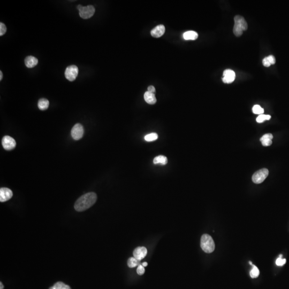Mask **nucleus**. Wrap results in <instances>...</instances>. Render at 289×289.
Wrapping results in <instances>:
<instances>
[{
	"instance_id": "1",
	"label": "nucleus",
	"mask_w": 289,
	"mask_h": 289,
	"mask_svg": "<svg viewBox=\"0 0 289 289\" xmlns=\"http://www.w3.org/2000/svg\"><path fill=\"white\" fill-rule=\"evenodd\" d=\"M97 200V195L94 192H90L82 195L76 201L75 209L78 212H83L92 207Z\"/></svg>"
},
{
	"instance_id": "2",
	"label": "nucleus",
	"mask_w": 289,
	"mask_h": 289,
	"mask_svg": "<svg viewBox=\"0 0 289 289\" xmlns=\"http://www.w3.org/2000/svg\"><path fill=\"white\" fill-rule=\"evenodd\" d=\"M234 24L233 32L236 37H240L243 32L248 28V25L243 17L237 15L234 17Z\"/></svg>"
},
{
	"instance_id": "3",
	"label": "nucleus",
	"mask_w": 289,
	"mask_h": 289,
	"mask_svg": "<svg viewBox=\"0 0 289 289\" xmlns=\"http://www.w3.org/2000/svg\"><path fill=\"white\" fill-rule=\"evenodd\" d=\"M200 246L204 252L210 253L215 250V243L212 237L208 234L203 235L201 238Z\"/></svg>"
},
{
	"instance_id": "4",
	"label": "nucleus",
	"mask_w": 289,
	"mask_h": 289,
	"mask_svg": "<svg viewBox=\"0 0 289 289\" xmlns=\"http://www.w3.org/2000/svg\"><path fill=\"white\" fill-rule=\"evenodd\" d=\"M77 9L79 10V15L83 19L90 18L95 13V8L93 6L83 7L81 5H78Z\"/></svg>"
},
{
	"instance_id": "5",
	"label": "nucleus",
	"mask_w": 289,
	"mask_h": 289,
	"mask_svg": "<svg viewBox=\"0 0 289 289\" xmlns=\"http://www.w3.org/2000/svg\"><path fill=\"white\" fill-rule=\"evenodd\" d=\"M269 174V171L267 169L263 168L255 172L253 175L252 181L255 184H260L265 180Z\"/></svg>"
},
{
	"instance_id": "6",
	"label": "nucleus",
	"mask_w": 289,
	"mask_h": 289,
	"mask_svg": "<svg viewBox=\"0 0 289 289\" xmlns=\"http://www.w3.org/2000/svg\"><path fill=\"white\" fill-rule=\"evenodd\" d=\"M79 70L76 65H70L66 68L65 71V77L70 81H74L78 75Z\"/></svg>"
},
{
	"instance_id": "7",
	"label": "nucleus",
	"mask_w": 289,
	"mask_h": 289,
	"mask_svg": "<svg viewBox=\"0 0 289 289\" xmlns=\"http://www.w3.org/2000/svg\"><path fill=\"white\" fill-rule=\"evenodd\" d=\"M84 129L83 125L79 123L76 124V125H74L71 132L72 138L75 140H80L84 136Z\"/></svg>"
},
{
	"instance_id": "8",
	"label": "nucleus",
	"mask_w": 289,
	"mask_h": 289,
	"mask_svg": "<svg viewBox=\"0 0 289 289\" xmlns=\"http://www.w3.org/2000/svg\"><path fill=\"white\" fill-rule=\"evenodd\" d=\"M2 144L4 149L10 151L16 146V142L13 138L9 136H5L2 138Z\"/></svg>"
},
{
	"instance_id": "9",
	"label": "nucleus",
	"mask_w": 289,
	"mask_h": 289,
	"mask_svg": "<svg viewBox=\"0 0 289 289\" xmlns=\"http://www.w3.org/2000/svg\"><path fill=\"white\" fill-rule=\"evenodd\" d=\"M13 195V192L7 188H2L0 189V201L6 202L11 199Z\"/></svg>"
},
{
	"instance_id": "10",
	"label": "nucleus",
	"mask_w": 289,
	"mask_h": 289,
	"mask_svg": "<svg viewBox=\"0 0 289 289\" xmlns=\"http://www.w3.org/2000/svg\"><path fill=\"white\" fill-rule=\"evenodd\" d=\"M236 78V74L234 71L230 69L225 70L223 72V77L222 78L223 83L225 84H230L234 82Z\"/></svg>"
},
{
	"instance_id": "11",
	"label": "nucleus",
	"mask_w": 289,
	"mask_h": 289,
	"mask_svg": "<svg viewBox=\"0 0 289 289\" xmlns=\"http://www.w3.org/2000/svg\"><path fill=\"white\" fill-rule=\"evenodd\" d=\"M133 256L139 261L145 258L147 254V250L145 247H138L133 251Z\"/></svg>"
},
{
	"instance_id": "12",
	"label": "nucleus",
	"mask_w": 289,
	"mask_h": 289,
	"mask_svg": "<svg viewBox=\"0 0 289 289\" xmlns=\"http://www.w3.org/2000/svg\"><path fill=\"white\" fill-rule=\"evenodd\" d=\"M165 27L163 25H159L158 26H156L152 30L151 35L154 38H159L164 34L165 32Z\"/></svg>"
},
{
	"instance_id": "13",
	"label": "nucleus",
	"mask_w": 289,
	"mask_h": 289,
	"mask_svg": "<svg viewBox=\"0 0 289 289\" xmlns=\"http://www.w3.org/2000/svg\"><path fill=\"white\" fill-rule=\"evenodd\" d=\"M38 60L37 58L32 56H28L25 59V65L28 68H34L38 65Z\"/></svg>"
},
{
	"instance_id": "14",
	"label": "nucleus",
	"mask_w": 289,
	"mask_h": 289,
	"mask_svg": "<svg viewBox=\"0 0 289 289\" xmlns=\"http://www.w3.org/2000/svg\"><path fill=\"white\" fill-rule=\"evenodd\" d=\"M273 136L271 133H267L260 138V142L263 146H269L272 144Z\"/></svg>"
},
{
	"instance_id": "15",
	"label": "nucleus",
	"mask_w": 289,
	"mask_h": 289,
	"mask_svg": "<svg viewBox=\"0 0 289 289\" xmlns=\"http://www.w3.org/2000/svg\"><path fill=\"white\" fill-rule=\"evenodd\" d=\"M144 99L149 105H154L157 102V99L154 94L149 92H146L144 94Z\"/></svg>"
},
{
	"instance_id": "16",
	"label": "nucleus",
	"mask_w": 289,
	"mask_h": 289,
	"mask_svg": "<svg viewBox=\"0 0 289 289\" xmlns=\"http://www.w3.org/2000/svg\"><path fill=\"white\" fill-rule=\"evenodd\" d=\"M198 34L196 32L193 31L185 32L183 34V38L186 40H194L197 39Z\"/></svg>"
},
{
	"instance_id": "17",
	"label": "nucleus",
	"mask_w": 289,
	"mask_h": 289,
	"mask_svg": "<svg viewBox=\"0 0 289 289\" xmlns=\"http://www.w3.org/2000/svg\"><path fill=\"white\" fill-rule=\"evenodd\" d=\"M49 105V102L48 100L43 98L39 100L38 103V106L39 109L41 111H45L47 109Z\"/></svg>"
},
{
	"instance_id": "18",
	"label": "nucleus",
	"mask_w": 289,
	"mask_h": 289,
	"mask_svg": "<svg viewBox=\"0 0 289 289\" xmlns=\"http://www.w3.org/2000/svg\"><path fill=\"white\" fill-rule=\"evenodd\" d=\"M153 162L155 164H160L161 165H166L167 164L168 159L166 157H164L163 155H160V156H157L155 157L153 160Z\"/></svg>"
},
{
	"instance_id": "19",
	"label": "nucleus",
	"mask_w": 289,
	"mask_h": 289,
	"mask_svg": "<svg viewBox=\"0 0 289 289\" xmlns=\"http://www.w3.org/2000/svg\"><path fill=\"white\" fill-rule=\"evenodd\" d=\"M49 289H71L70 286L61 282H57Z\"/></svg>"
},
{
	"instance_id": "20",
	"label": "nucleus",
	"mask_w": 289,
	"mask_h": 289,
	"mask_svg": "<svg viewBox=\"0 0 289 289\" xmlns=\"http://www.w3.org/2000/svg\"><path fill=\"white\" fill-rule=\"evenodd\" d=\"M139 261L138 260H137L135 257H131L129 258L127 261V265L130 268H134L137 266L140 265H139Z\"/></svg>"
},
{
	"instance_id": "21",
	"label": "nucleus",
	"mask_w": 289,
	"mask_h": 289,
	"mask_svg": "<svg viewBox=\"0 0 289 289\" xmlns=\"http://www.w3.org/2000/svg\"><path fill=\"white\" fill-rule=\"evenodd\" d=\"M158 138V135L156 133H151L145 136V140L146 142H151L157 140Z\"/></svg>"
},
{
	"instance_id": "22",
	"label": "nucleus",
	"mask_w": 289,
	"mask_h": 289,
	"mask_svg": "<svg viewBox=\"0 0 289 289\" xmlns=\"http://www.w3.org/2000/svg\"><path fill=\"white\" fill-rule=\"evenodd\" d=\"M271 116L269 115H260L259 116L256 118V122L259 123H261L265 121L271 120Z\"/></svg>"
},
{
	"instance_id": "23",
	"label": "nucleus",
	"mask_w": 289,
	"mask_h": 289,
	"mask_svg": "<svg viewBox=\"0 0 289 289\" xmlns=\"http://www.w3.org/2000/svg\"><path fill=\"white\" fill-rule=\"evenodd\" d=\"M253 268L250 271V276L252 278H255L258 277L259 275V270L258 267L252 265Z\"/></svg>"
},
{
	"instance_id": "24",
	"label": "nucleus",
	"mask_w": 289,
	"mask_h": 289,
	"mask_svg": "<svg viewBox=\"0 0 289 289\" xmlns=\"http://www.w3.org/2000/svg\"><path fill=\"white\" fill-rule=\"evenodd\" d=\"M253 112L255 114L262 115L263 114L264 112V109L262 108L260 106L254 105L252 108Z\"/></svg>"
},
{
	"instance_id": "25",
	"label": "nucleus",
	"mask_w": 289,
	"mask_h": 289,
	"mask_svg": "<svg viewBox=\"0 0 289 289\" xmlns=\"http://www.w3.org/2000/svg\"><path fill=\"white\" fill-rule=\"evenodd\" d=\"M282 256H283V255H282V254H280L279 258L276 260V264L278 266H283L286 263V259H283Z\"/></svg>"
},
{
	"instance_id": "26",
	"label": "nucleus",
	"mask_w": 289,
	"mask_h": 289,
	"mask_svg": "<svg viewBox=\"0 0 289 289\" xmlns=\"http://www.w3.org/2000/svg\"><path fill=\"white\" fill-rule=\"evenodd\" d=\"M7 31V27L3 23H0V35H3Z\"/></svg>"
},
{
	"instance_id": "27",
	"label": "nucleus",
	"mask_w": 289,
	"mask_h": 289,
	"mask_svg": "<svg viewBox=\"0 0 289 289\" xmlns=\"http://www.w3.org/2000/svg\"><path fill=\"white\" fill-rule=\"evenodd\" d=\"M145 270L144 266L142 265L138 266V268L137 269V272L138 273V275H142L145 273Z\"/></svg>"
},
{
	"instance_id": "28",
	"label": "nucleus",
	"mask_w": 289,
	"mask_h": 289,
	"mask_svg": "<svg viewBox=\"0 0 289 289\" xmlns=\"http://www.w3.org/2000/svg\"><path fill=\"white\" fill-rule=\"evenodd\" d=\"M267 57V59L269 61L271 65H275L276 63V59L273 55H269Z\"/></svg>"
},
{
	"instance_id": "29",
	"label": "nucleus",
	"mask_w": 289,
	"mask_h": 289,
	"mask_svg": "<svg viewBox=\"0 0 289 289\" xmlns=\"http://www.w3.org/2000/svg\"><path fill=\"white\" fill-rule=\"evenodd\" d=\"M262 64L266 67H269L271 65V64L267 59V57H266L265 58L263 59V61H262Z\"/></svg>"
},
{
	"instance_id": "30",
	"label": "nucleus",
	"mask_w": 289,
	"mask_h": 289,
	"mask_svg": "<svg viewBox=\"0 0 289 289\" xmlns=\"http://www.w3.org/2000/svg\"><path fill=\"white\" fill-rule=\"evenodd\" d=\"M148 92L154 94L155 92H156V90H155L154 87L153 86H149L148 87Z\"/></svg>"
},
{
	"instance_id": "31",
	"label": "nucleus",
	"mask_w": 289,
	"mask_h": 289,
	"mask_svg": "<svg viewBox=\"0 0 289 289\" xmlns=\"http://www.w3.org/2000/svg\"><path fill=\"white\" fill-rule=\"evenodd\" d=\"M2 78H3V74L2 72L1 71H0V80H2Z\"/></svg>"
},
{
	"instance_id": "32",
	"label": "nucleus",
	"mask_w": 289,
	"mask_h": 289,
	"mask_svg": "<svg viewBox=\"0 0 289 289\" xmlns=\"http://www.w3.org/2000/svg\"><path fill=\"white\" fill-rule=\"evenodd\" d=\"M147 265V262H143V263H142V265L144 267H146Z\"/></svg>"
},
{
	"instance_id": "33",
	"label": "nucleus",
	"mask_w": 289,
	"mask_h": 289,
	"mask_svg": "<svg viewBox=\"0 0 289 289\" xmlns=\"http://www.w3.org/2000/svg\"><path fill=\"white\" fill-rule=\"evenodd\" d=\"M0 285H1V287H0V289H3L4 286L2 284V282H1V283H0Z\"/></svg>"
},
{
	"instance_id": "34",
	"label": "nucleus",
	"mask_w": 289,
	"mask_h": 289,
	"mask_svg": "<svg viewBox=\"0 0 289 289\" xmlns=\"http://www.w3.org/2000/svg\"><path fill=\"white\" fill-rule=\"evenodd\" d=\"M249 263L250 264V265H253L252 262H250V261L249 262Z\"/></svg>"
}]
</instances>
